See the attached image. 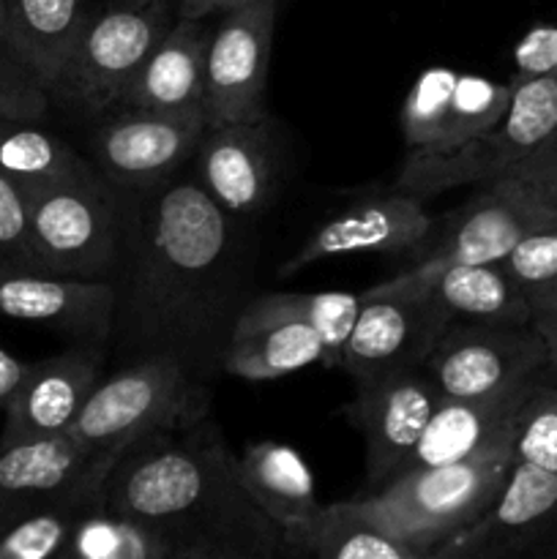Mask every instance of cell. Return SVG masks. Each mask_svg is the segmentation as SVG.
I'll return each instance as SVG.
<instances>
[{"label":"cell","instance_id":"cell-8","mask_svg":"<svg viewBox=\"0 0 557 559\" xmlns=\"http://www.w3.org/2000/svg\"><path fill=\"white\" fill-rule=\"evenodd\" d=\"M205 126V107H112L91 134L93 164L118 189H151L186 169Z\"/></svg>","mask_w":557,"mask_h":559},{"label":"cell","instance_id":"cell-14","mask_svg":"<svg viewBox=\"0 0 557 559\" xmlns=\"http://www.w3.org/2000/svg\"><path fill=\"white\" fill-rule=\"evenodd\" d=\"M123 451H91L69 431L42 440L0 442V533L85 480L107 478Z\"/></svg>","mask_w":557,"mask_h":559},{"label":"cell","instance_id":"cell-24","mask_svg":"<svg viewBox=\"0 0 557 559\" xmlns=\"http://www.w3.org/2000/svg\"><path fill=\"white\" fill-rule=\"evenodd\" d=\"M91 11V0H5L3 47L49 93Z\"/></svg>","mask_w":557,"mask_h":559},{"label":"cell","instance_id":"cell-34","mask_svg":"<svg viewBox=\"0 0 557 559\" xmlns=\"http://www.w3.org/2000/svg\"><path fill=\"white\" fill-rule=\"evenodd\" d=\"M508 276L528 293V298L538 289L557 282V213L530 227L519 238L511 254L502 260Z\"/></svg>","mask_w":557,"mask_h":559},{"label":"cell","instance_id":"cell-39","mask_svg":"<svg viewBox=\"0 0 557 559\" xmlns=\"http://www.w3.org/2000/svg\"><path fill=\"white\" fill-rule=\"evenodd\" d=\"M530 306H533L530 325L535 328V333L544 342L549 364L557 374V287H546L530 295Z\"/></svg>","mask_w":557,"mask_h":559},{"label":"cell","instance_id":"cell-11","mask_svg":"<svg viewBox=\"0 0 557 559\" xmlns=\"http://www.w3.org/2000/svg\"><path fill=\"white\" fill-rule=\"evenodd\" d=\"M278 0H249L222 11L205 55L208 123L254 120L265 112L268 63Z\"/></svg>","mask_w":557,"mask_h":559},{"label":"cell","instance_id":"cell-16","mask_svg":"<svg viewBox=\"0 0 557 559\" xmlns=\"http://www.w3.org/2000/svg\"><path fill=\"white\" fill-rule=\"evenodd\" d=\"M437 404L440 393L424 366L358 385L347 418L364 435L371 486L380 489L415 451Z\"/></svg>","mask_w":557,"mask_h":559},{"label":"cell","instance_id":"cell-42","mask_svg":"<svg viewBox=\"0 0 557 559\" xmlns=\"http://www.w3.org/2000/svg\"><path fill=\"white\" fill-rule=\"evenodd\" d=\"M530 557H544V559H557V533H552L549 538L544 540V544L535 546L533 551H530Z\"/></svg>","mask_w":557,"mask_h":559},{"label":"cell","instance_id":"cell-21","mask_svg":"<svg viewBox=\"0 0 557 559\" xmlns=\"http://www.w3.org/2000/svg\"><path fill=\"white\" fill-rule=\"evenodd\" d=\"M322 364V342L300 317L257 295L238 311L222 353V369L249 382H271Z\"/></svg>","mask_w":557,"mask_h":559},{"label":"cell","instance_id":"cell-12","mask_svg":"<svg viewBox=\"0 0 557 559\" xmlns=\"http://www.w3.org/2000/svg\"><path fill=\"white\" fill-rule=\"evenodd\" d=\"M453 317L426 295H360V309L344 347L342 369L355 385L420 369Z\"/></svg>","mask_w":557,"mask_h":559},{"label":"cell","instance_id":"cell-5","mask_svg":"<svg viewBox=\"0 0 557 559\" xmlns=\"http://www.w3.org/2000/svg\"><path fill=\"white\" fill-rule=\"evenodd\" d=\"M211 415V393L200 377L167 355L131 360L98 380L69 435L91 451H118L153 431L180 429Z\"/></svg>","mask_w":557,"mask_h":559},{"label":"cell","instance_id":"cell-36","mask_svg":"<svg viewBox=\"0 0 557 559\" xmlns=\"http://www.w3.org/2000/svg\"><path fill=\"white\" fill-rule=\"evenodd\" d=\"M49 93L42 82L0 44V118L42 120L49 109Z\"/></svg>","mask_w":557,"mask_h":559},{"label":"cell","instance_id":"cell-2","mask_svg":"<svg viewBox=\"0 0 557 559\" xmlns=\"http://www.w3.org/2000/svg\"><path fill=\"white\" fill-rule=\"evenodd\" d=\"M102 502L156 533L173 559L289 557L211 415L131 442L104 478Z\"/></svg>","mask_w":557,"mask_h":559},{"label":"cell","instance_id":"cell-40","mask_svg":"<svg viewBox=\"0 0 557 559\" xmlns=\"http://www.w3.org/2000/svg\"><path fill=\"white\" fill-rule=\"evenodd\" d=\"M27 366L31 364H25V360L14 358V355H9L5 349H0V409L9 407L16 388H20L22 380H25Z\"/></svg>","mask_w":557,"mask_h":559},{"label":"cell","instance_id":"cell-44","mask_svg":"<svg viewBox=\"0 0 557 559\" xmlns=\"http://www.w3.org/2000/svg\"><path fill=\"white\" fill-rule=\"evenodd\" d=\"M549 287H557V282H555V284H549ZM544 289H546V287H544Z\"/></svg>","mask_w":557,"mask_h":559},{"label":"cell","instance_id":"cell-38","mask_svg":"<svg viewBox=\"0 0 557 559\" xmlns=\"http://www.w3.org/2000/svg\"><path fill=\"white\" fill-rule=\"evenodd\" d=\"M500 178L517 180V183L528 186L530 191H535V194H541L544 200L557 205V140L541 147V151H535L533 156L524 158L522 164L508 169Z\"/></svg>","mask_w":557,"mask_h":559},{"label":"cell","instance_id":"cell-9","mask_svg":"<svg viewBox=\"0 0 557 559\" xmlns=\"http://www.w3.org/2000/svg\"><path fill=\"white\" fill-rule=\"evenodd\" d=\"M424 371L440 399L481 396L528 377L555 374L533 325L464 320H453L446 328L424 360Z\"/></svg>","mask_w":557,"mask_h":559},{"label":"cell","instance_id":"cell-4","mask_svg":"<svg viewBox=\"0 0 557 559\" xmlns=\"http://www.w3.org/2000/svg\"><path fill=\"white\" fill-rule=\"evenodd\" d=\"M506 115L484 134L451 151H410L393 189L424 197L484 186L557 140V71L511 76Z\"/></svg>","mask_w":557,"mask_h":559},{"label":"cell","instance_id":"cell-19","mask_svg":"<svg viewBox=\"0 0 557 559\" xmlns=\"http://www.w3.org/2000/svg\"><path fill=\"white\" fill-rule=\"evenodd\" d=\"M104 353L102 344L82 342L66 353L27 366L22 385L9 402L0 442L42 440L66 435L82 404L98 385Z\"/></svg>","mask_w":557,"mask_h":559},{"label":"cell","instance_id":"cell-35","mask_svg":"<svg viewBox=\"0 0 557 559\" xmlns=\"http://www.w3.org/2000/svg\"><path fill=\"white\" fill-rule=\"evenodd\" d=\"M38 271L31 243L27 197L5 175H0V273Z\"/></svg>","mask_w":557,"mask_h":559},{"label":"cell","instance_id":"cell-33","mask_svg":"<svg viewBox=\"0 0 557 559\" xmlns=\"http://www.w3.org/2000/svg\"><path fill=\"white\" fill-rule=\"evenodd\" d=\"M513 459L538 464L557 473V388L555 382L538 385L513 424Z\"/></svg>","mask_w":557,"mask_h":559},{"label":"cell","instance_id":"cell-27","mask_svg":"<svg viewBox=\"0 0 557 559\" xmlns=\"http://www.w3.org/2000/svg\"><path fill=\"white\" fill-rule=\"evenodd\" d=\"M0 175L25 194H33L49 186L96 178L102 173L69 142L38 129L36 120L0 118Z\"/></svg>","mask_w":557,"mask_h":559},{"label":"cell","instance_id":"cell-23","mask_svg":"<svg viewBox=\"0 0 557 559\" xmlns=\"http://www.w3.org/2000/svg\"><path fill=\"white\" fill-rule=\"evenodd\" d=\"M205 16H180L126 85L115 107L189 109L205 98V55L211 44Z\"/></svg>","mask_w":557,"mask_h":559},{"label":"cell","instance_id":"cell-32","mask_svg":"<svg viewBox=\"0 0 557 559\" xmlns=\"http://www.w3.org/2000/svg\"><path fill=\"white\" fill-rule=\"evenodd\" d=\"M457 80L459 71L435 66L420 71L418 80L413 82L402 104V134L410 151L431 147L437 142Z\"/></svg>","mask_w":557,"mask_h":559},{"label":"cell","instance_id":"cell-17","mask_svg":"<svg viewBox=\"0 0 557 559\" xmlns=\"http://www.w3.org/2000/svg\"><path fill=\"white\" fill-rule=\"evenodd\" d=\"M194 175L216 205L233 218H249L268 205L276 175L271 118L208 123L194 153Z\"/></svg>","mask_w":557,"mask_h":559},{"label":"cell","instance_id":"cell-37","mask_svg":"<svg viewBox=\"0 0 557 559\" xmlns=\"http://www.w3.org/2000/svg\"><path fill=\"white\" fill-rule=\"evenodd\" d=\"M513 66H517V76L557 71V20L541 22L519 38L513 47Z\"/></svg>","mask_w":557,"mask_h":559},{"label":"cell","instance_id":"cell-26","mask_svg":"<svg viewBox=\"0 0 557 559\" xmlns=\"http://www.w3.org/2000/svg\"><path fill=\"white\" fill-rule=\"evenodd\" d=\"M238 473L251 500L282 527V533L320 511L309 467L289 445L271 440L254 442L238 459Z\"/></svg>","mask_w":557,"mask_h":559},{"label":"cell","instance_id":"cell-30","mask_svg":"<svg viewBox=\"0 0 557 559\" xmlns=\"http://www.w3.org/2000/svg\"><path fill=\"white\" fill-rule=\"evenodd\" d=\"M511 93V82H495L489 76L462 74L459 71V80L457 87H453L451 104H448L446 120H442L440 136L426 151H451V147L464 145L473 136L489 131L506 115Z\"/></svg>","mask_w":557,"mask_h":559},{"label":"cell","instance_id":"cell-41","mask_svg":"<svg viewBox=\"0 0 557 559\" xmlns=\"http://www.w3.org/2000/svg\"><path fill=\"white\" fill-rule=\"evenodd\" d=\"M249 0H180L178 14L180 16H208V14H222V11L244 5Z\"/></svg>","mask_w":557,"mask_h":559},{"label":"cell","instance_id":"cell-20","mask_svg":"<svg viewBox=\"0 0 557 559\" xmlns=\"http://www.w3.org/2000/svg\"><path fill=\"white\" fill-rule=\"evenodd\" d=\"M0 317L63 331L87 344L109 342L115 287L109 278L55 276L44 271L0 273Z\"/></svg>","mask_w":557,"mask_h":559},{"label":"cell","instance_id":"cell-43","mask_svg":"<svg viewBox=\"0 0 557 559\" xmlns=\"http://www.w3.org/2000/svg\"><path fill=\"white\" fill-rule=\"evenodd\" d=\"M3 25H5V0H0V44H3Z\"/></svg>","mask_w":557,"mask_h":559},{"label":"cell","instance_id":"cell-31","mask_svg":"<svg viewBox=\"0 0 557 559\" xmlns=\"http://www.w3.org/2000/svg\"><path fill=\"white\" fill-rule=\"evenodd\" d=\"M268 300L293 311L322 342V366L342 369L344 347L358 317L360 298L353 293H268Z\"/></svg>","mask_w":557,"mask_h":559},{"label":"cell","instance_id":"cell-18","mask_svg":"<svg viewBox=\"0 0 557 559\" xmlns=\"http://www.w3.org/2000/svg\"><path fill=\"white\" fill-rule=\"evenodd\" d=\"M546 382H557V377L535 374L500 388V391L481 393V396L440 399L415 451L399 464L393 475L418 467H435V464L462 462L475 453H484L497 442L513 440V424H517L524 399Z\"/></svg>","mask_w":557,"mask_h":559},{"label":"cell","instance_id":"cell-7","mask_svg":"<svg viewBox=\"0 0 557 559\" xmlns=\"http://www.w3.org/2000/svg\"><path fill=\"white\" fill-rule=\"evenodd\" d=\"M27 197L38 271L109 278L123 243V191L104 175L49 186Z\"/></svg>","mask_w":557,"mask_h":559},{"label":"cell","instance_id":"cell-10","mask_svg":"<svg viewBox=\"0 0 557 559\" xmlns=\"http://www.w3.org/2000/svg\"><path fill=\"white\" fill-rule=\"evenodd\" d=\"M442 224L440 235L426 243L410 273H431L451 265H489L511 254L530 227L557 213L555 202L544 200L517 180L497 178L481 186Z\"/></svg>","mask_w":557,"mask_h":559},{"label":"cell","instance_id":"cell-15","mask_svg":"<svg viewBox=\"0 0 557 559\" xmlns=\"http://www.w3.org/2000/svg\"><path fill=\"white\" fill-rule=\"evenodd\" d=\"M435 233V218L424 202L404 191L366 200L336 213L309 235L304 246L278 267L289 278L311 262L347 254H420Z\"/></svg>","mask_w":557,"mask_h":559},{"label":"cell","instance_id":"cell-25","mask_svg":"<svg viewBox=\"0 0 557 559\" xmlns=\"http://www.w3.org/2000/svg\"><path fill=\"white\" fill-rule=\"evenodd\" d=\"M284 544L289 557L426 559L424 551L369 522L349 500L320 506L315 516L284 530Z\"/></svg>","mask_w":557,"mask_h":559},{"label":"cell","instance_id":"cell-1","mask_svg":"<svg viewBox=\"0 0 557 559\" xmlns=\"http://www.w3.org/2000/svg\"><path fill=\"white\" fill-rule=\"evenodd\" d=\"M123 191V243L109 282L112 333L140 358L167 355L200 377L222 366L240 282L235 218L211 200L197 175Z\"/></svg>","mask_w":557,"mask_h":559},{"label":"cell","instance_id":"cell-13","mask_svg":"<svg viewBox=\"0 0 557 559\" xmlns=\"http://www.w3.org/2000/svg\"><path fill=\"white\" fill-rule=\"evenodd\" d=\"M552 533H557V473L513 459L486 513L442 540L429 559L530 557Z\"/></svg>","mask_w":557,"mask_h":559},{"label":"cell","instance_id":"cell-6","mask_svg":"<svg viewBox=\"0 0 557 559\" xmlns=\"http://www.w3.org/2000/svg\"><path fill=\"white\" fill-rule=\"evenodd\" d=\"M180 0H104L91 11L49 102L82 115H104L178 20Z\"/></svg>","mask_w":557,"mask_h":559},{"label":"cell","instance_id":"cell-29","mask_svg":"<svg viewBox=\"0 0 557 559\" xmlns=\"http://www.w3.org/2000/svg\"><path fill=\"white\" fill-rule=\"evenodd\" d=\"M63 557L76 559H173L164 540L145 524L109 511L98 500L80 516L71 530Z\"/></svg>","mask_w":557,"mask_h":559},{"label":"cell","instance_id":"cell-22","mask_svg":"<svg viewBox=\"0 0 557 559\" xmlns=\"http://www.w3.org/2000/svg\"><path fill=\"white\" fill-rule=\"evenodd\" d=\"M371 293L426 295L453 320L497 322V325H530L533 306L528 293L508 276L502 262L489 265H451L431 273H399L380 282Z\"/></svg>","mask_w":557,"mask_h":559},{"label":"cell","instance_id":"cell-28","mask_svg":"<svg viewBox=\"0 0 557 559\" xmlns=\"http://www.w3.org/2000/svg\"><path fill=\"white\" fill-rule=\"evenodd\" d=\"M104 478L85 480L58 500L27 513L0 533V559H49L63 557L71 530L82 513L98 500Z\"/></svg>","mask_w":557,"mask_h":559},{"label":"cell","instance_id":"cell-3","mask_svg":"<svg viewBox=\"0 0 557 559\" xmlns=\"http://www.w3.org/2000/svg\"><path fill=\"white\" fill-rule=\"evenodd\" d=\"M511 464L513 440H506L462 462L399 473L380 491L349 502L377 527L429 559L442 540L486 513L500 495Z\"/></svg>","mask_w":557,"mask_h":559}]
</instances>
